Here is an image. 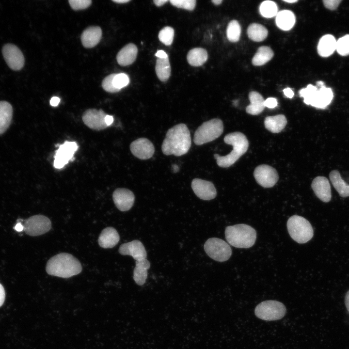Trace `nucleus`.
Returning <instances> with one entry per match:
<instances>
[{"mask_svg":"<svg viewBox=\"0 0 349 349\" xmlns=\"http://www.w3.org/2000/svg\"><path fill=\"white\" fill-rule=\"evenodd\" d=\"M191 143L190 130L185 124L181 123L168 129L161 150L166 155L180 156L189 151Z\"/></svg>","mask_w":349,"mask_h":349,"instance_id":"f257e3e1","label":"nucleus"},{"mask_svg":"<svg viewBox=\"0 0 349 349\" xmlns=\"http://www.w3.org/2000/svg\"><path fill=\"white\" fill-rule=\"evenodd\" d=\"M46 270L50 275L68 278L80 273L82 266L79 260L73 255L62 253L48 260Z\"/></svg>","mask_w":349,"mask_h":349,"instance_id":"f03ea898","label":"nucleus"},{"mask_svg":"<svg viewBox=\"0 0 349 349\" xmlns=\"http://www.w3.org/2000/svg\"><path fill=\"white\" fill-rule=\"evenodd\" d=\"M224 142L232 145L233 150L224 156L214 154V157L219 166L226 168L234 164L246 153L249 147V142L246 136L240 132H234L226 135Z\"/></svg>","mask_w":349,"mask_h":349,"instance_id":"7ed1b4c3","label":"nucleus"},{"mask_svg":"<svg viewBox=\"0 0 349 349\" xmlns=\"http://www.w3.org/2000/svg\"><path fill=\"white\" fill-rule=\"evenodd\" d=\"M225 236L226 240L232 246L238 248H248L254 244L256 232L250 225L238 224L226 227Z\"/></svg>","mask_w":349,"mask_h":349,"instance_id":"20e7f679","label":"nucleus"},{"mask_svg":"<svg viewBox=\"0 0 349 349\" xmlns=\"http://www.w3.org/2000/svg\"><path fill=\"white\" fill-rule=\"evenodd\" d=\"M287 227L291 238L299 243H305L313 237L314 231L311 224L301 216L290 217L287 222Z\"/></svg>","mask_w":349,"mask_h":349,"instance_id":"39448f33","label":"nucleus"},{"mask_svg":"<svg viewBox=\"0 0 349 349\" xmlns=\"http://www.w3.org/2000/svg\"><path fill=\"white\" fill-rule=\"evenodd\" d=\"M223 125L222 121L214 118L204 122L195 132L193 141L200 145L210 142L218 138L222 133Z\"/></svg>","mask_w":349,"mask_h":349,"instance_id":"423d86ee","label":"nucleus"},{"mask_svg":"<svg viewBox=\"0 0 349 349\" xmlns=\"http://www.w3.org/2000/svg\"><path fill=\"white\" fill-rule=\"evenodd\" d=\"M255 316L263 320H276L281 319L286 313V308L281 302L274 300L262 301L255 308Z\"/></svg>","mask_w":349,"mask_h":349,"instance_id":"0eeeda50","label":"nucleus"},{"mask_svg":"<svg viewBox=\"0 0 349 349\" xmlns=\"http://www.w3.org/2000/svg\"><path fill=\"white\" fill-rule=\"evenodd\" d=\"M204 249L210 258L219 262L227 261L232 254L230 245L225 241L216 238L208 239L204 244Z\"/></svg>","mask_w":349,"mask_h":349,"instance_id":"6e6552de","label":"nucleus"},{"mask_svg":"<svg viewBox=\"0 0 349 349\" xmlns=\"http://www.w3.org/2000/svg\"><path fill=\"white\" fill-rule=\"evenodd\" d=\"M23 225L26 234L31 236H37L49 231L51 228V222L47 217L36 215L25 220Z\"/></svg>","mask_w":349,"mask_h":349,"instance_id":"1a4fd4ad","label":"nucleus"},{"mask_svg":"<svg viewBox=\"0 0 349 349\" xmlns=\"http://www.w3.org/2000/svg\"><path fill=\"white\" fill-rule=\"evenodd\" d=\"M254 175L257 183L264 188L272 187L279 179L276 170L272 167L266 164L256 167Z\"/></svg>","mask_w":349,"mask_h":349,"instance_id":"9d476101","label":"nucleus"},{"mask_svg":"<svg viewBox=\"0 0 349 349\" xmlns=\"http://www.w3.org/2000/svg\"><path fill=\"white\" fill-rule=\"evenodd\" d=\"M2 52L7 64L14 70L21 69L24 64V57L20 49L16 45L7 44L3 46Z\"/></svg>","mask_w":349,"mask_h":349,"instance_id":"9b49d317","label":"nucleus"},{"mask_svg":"<svg viewBox=\"0 0 349 349\" xmlns=\"http://www.w3.org/2000/svg\"><path fill=\"white\" fill-rule=\"evenodd\" d=\"M107 115L102 110L90 109L83 113L82 119L83 123L89 128L100 130L109 127L105 122Z\"/></svg>","mask_w":349,"mask_h":349,"instance_id":"f8f14e48","label":"nucleus"},{"mask_svg":"<svg viewBox=\"0 0 349 349\" xmlns=\"http://www.w3.org/2000/svg\"><path fill=\"white\" fill-rule=\"evenodd\" d=\"M78 146L75 142H65L59 146L54 156V167L61 169L73 159Z\"/></svg>","mask_w":349,"mask_h":349,"instance_id":"ddd939ff","label":"nucleus"},{"mask_svg":"<svg viewBox=\"0 0 349 349\" xmlns=\"http://www.w3.org/2000/svg\"><path fill=\"white\" fill-rule=\"evenodd\" d=\"M130 149L132 154L141 159H147L151 158L155 152L153 144L145 138H139L131 143Z\"/></svg>","mask_w":349,"mask_h":349,"instance_id":"4468645a","label":"nucleus"},{"mask_svg":"<svg viewBox=\"0 0 349 349\" xmlns=\"http://www.w3.org/2000/svg\"><path fill=\"white\" fill-rule=\"evenodd\" d=\"M193 191L199 198L204 200H210L215 198L216 190L212 182L195 178L191 182Z\"/></svg>","mask_w":349,"mask_h":349,"instance_id":"2eb2a0df","label":"nucleus"},{"mask_svg":"<svg viewBox=\"0 0 349 349\" xmlns=\"http://www.w3.org/2000/svg\"><path fill=\"white\" fill-rule=\"evenodd\" d=\"M112 199L117 208L122 211L129 210L135 201L133 193L128 189L118 188L113 192Z\"/></svg>","mask_w":349,"mask_h":349,"instance_id":"dca6fc26","label":"nucleus"},{"mask_svg":"<svg viewBox=\"0 0 349 349\" xmlns=\"http://www.w3.org/2000/svg\"><path fill=\"white\" fill-rule=\"evenodd\" d=\"M333 92L330 88L323 85L313 93L307 105L323 109L330 104L333 98Z\"/></svg>","mask_w":349,"mask_h":349,"instance_id":"f3484780","label":"nucleus"},{"mask_svg":"<svg viewBox=\"0 0 349 349\" xmlns=\"http://www.w3.org/2000/svg\"><path fill=\"white\" fill-rule=\"evenodd\" d=\"M119 253L122 255L131 256L136 261L146 259L147 254L143 243L138 240L121 244Z\"/></svg>","mask_w":349,"mask_h":349,"instance_id":"a211bd4d","label":"nucleus"},{"mask_svg":"<svg viewBox=\"0 0 349 349\" xmlns=\"http://www.w3.org/2000/svg\"><path fill=\"white\" fill-rule=\"evenodd\" d=\"M311 187L316 196L321 201L327 203L331 200V186L326 177H316L313 179Z\"/></svg>","mask_w":349,"mask_h":349,"instance_id":"6ab92c4d","label":"nucleus"},{"mask_svg":"<svg viewBox=\"0 0 349 349\" xmlns=\"http://www.w3.org/2000/svg\"><path fill=\"white\" fill-rule=\"evenodd\" d=\"M102 37L100 27L92 26L86 28L81 35V41L85 48H92L97 45Z\"/></svg>","mask_w":349,"mask_h":349,"instance_id":"aec40b11","label":"nucleus"},{"mask_svg":"<svg viewBox=\"0 0 349 349\" xmlns=\"http://www.w3.org/2000/svg\"><path fill=\"white\" fill-rule=\"evenodd\" d=\"M137 53V46L133 43H129L118 52L116 56L117 63L121 66L131 64L136 60Z\"/></svg>","mask_w":349,"mask_h":349,"instance_id":"412c9836","label":"nucleus"},{"mask_svg":"<svg viewBox=\"0 0 349 349\" xmlns=\"http://www.w3.org/2000/svg\"><path fill=\"white\" fill-rule=\"evenodd\" d=\"M119 240L120 236L116 230L112 227H108L102 231L98 242L103 248H111L114 247Z\"/></svg>","mask_w":349,"mask_h":349,"instance_id":"4be33fe9","label":"nucleus"},{"mask_svg":"<svg viewBox=\"0 0 349 349\" xmlns=\"http://www.w3.org/2000/svg\"><path fill=\"white\" fill-rule=\"evenodd\" d=\"M336 41L334 37L331 34H326L322 36L319 41L317 45V52L323 57L332 55L336 50Z\"/></svg>","mask_w":349,"mask_h":349,"instance_id":"5701e85b","label":"nucleus"},{"mask_svg":"<svg viewBox=\"0 0 349 349\" xmlns=\"http://www.w3.org/2000/svg\"><path fill=\"white\" fill-rule=\"evenodd\" d=\"M295 15L290 10L280 11L276 16V25L279 28L284 31H288L291 29L295 25Z\"/></svg>","mask_w":349,"mask_h":349,"instance_id":"b1692460","label":"nucleus"},{"mask_svg":"<svg viewBox=\"0 0 349 349\" xmlns=\"http://www.w3.org/2000/svg\"><path fill=\"white\" fill-rule=\"evenodd\" d=\"M249 98L250 104L246 108V112L254 115L261 113L265 108V100L261 95L257 92L252 91L249 94Z\"/></svg>","mask_w":349,"mask_h":349,"instance_id":"393cba45","label":"nucleus"},{"mask_svg":"<svg viewBox=\"0 0 349 349\" xmlns=\"http://www.w3.org/2000/svg\"><path fill=\"white\" fill-rule=\"evenodd\" d=\"M12 116V105L7 101H0V134L3 133L10 126Z\"/></svg>","mask_w":349,"mask_h":349,"instance_id":"a878e982","label":"nucleus"},{"mask_svg":"<svg viewBox=\"0 0 349 349\" xmlns=\"http://www.w3.org/2000/svg\"><path fill=\"white\" fill-rule=\"evenodd\" d=\"M286 118L283 114L267 116L264 120L266 128L272 133L281 132L286 127Z\"/></svg>","mask_w":349,"mask_h":349,"instance_id":"bb28decb","label":"nucleus"},{"mask_svg":"<svg viewBox=\"0 0 349 349\" xmlns=\"http://www.w3.org/2000/svg\"><path fill=\"white\" fill-rule=\"evenodd\" d=\"M150 267V263L146 259L136 261L133 271V279L140 286L143 285L147 277V270Z\"/></svg>","mask_w":349,"mask_h":349,"instance_id":"cd10ccee","label":"nucleus"},{"mask_svg":"<svg viewBox=\"0 0 349 349\" xmlns=\"http://www.w3.org/2000/svg\"><path fill=\"white\" fill-rule=\"evenodd\" d=\"M329 177L333 187L341 197L349 196V184L343 180L338 171H331L329 174Z\"/></svg>","mask_w":349,"mask_h":349,"instance_id":"c85d7f7f","label":"nucleus"},{"mask_svg":"<svg viewBox=\"0 0 349 349\" xmlns=\"http://www.w3.org/2000/svg\"><path fill=\"white\" fill-rule=\"evenodd\" d=\"M208 58L206 50L203 48H196L190 49L188 53L187 59L191 66H200L206 61Z\"/></svg>","mask_w":349,"mask_h":349,"instance_id":"c756f323","label":"nucleus"},{"mask_svg":"<svg viewBox=\"0 0 349 349\" xmlns=\"http://www.w3.org/2000/svg\"><path fill=\"white\" fill-rule=\"evenodd\" d=\"M155 71L159 79L161 81L168 80L171 75V68L169 58H159L156 60Z\"/></svg>","mask_w":349,"mask_h":349,"instance_id":"7c9ffc66","label":"nucleus"},{"mask_svg":"<svg viewBox=\"0 0 349 349\" xmlns=\"http://www.w3.org/2000/svg\"><path fill=\"white\" fill-rule=\"evenodd\" d=\"M274 55L272 50L268 46H261L259 47L256 53L252 59V63L255 66H261L273 57Z\"/></svg>","mask_w":349,"mask_h":349,"instance_id":"2f4dec72","label":"nucleus"},{"mask_svg":"<svg viewBox=\"0 0 349 349\" xmlns=\"http://www.w3.org/2000/svg\"><path fill=\"white\" fill-rule=\"evenodd\" d=\"M247 33L249 38L255 42H261L268 36L267 29L258 23H252L247 29Z\"/></svg>","mask_w":349,"mask_h":349,"instance_id":"473e14b6","label":"nucleus"},{"mask_svg":"<svg viewBox=\"0 0 349 349\" xmlns=\"http://www.w3.org/2000/svg\"><path fill=\"white\" fill-rule=\"evenodd\" d=\"M226 34L230 42H236L239 40L241 34V27L238 21L233 20L229 23Z\"/></svg>","mask_w":349,"mask_h":349,"instance_id":"72a5a7b5","label":"nucleus"},{"mask_svg":"<svg viewBox=\"0 0 349 349\" xmlns=\"http://www.w3.org/2000/svg\"><path fill=\"white\" fill-rule=\"evenodd\" d=\"M260 14L266 18H271L278 13V7L275 2L271 0H266L262 2L259 7Z\"/></svg>","mask_w":349,"mask_h":349,"instance_id":"f704fd0d","label":"nucleus"},{"mask_svg":"<svg viewBox=\"0 0 349 349\" xmlns=\"http://www.w3.org/2000/svg\"><path fill=\"white\" fill-rule=\"evenodd\" d=\"M174 33V30L173 28L169 26L165 27L159 32V39L166 46H170L173 43Z\"/></svg>","mask_w":349,"mask_h":349,"instance_id":"c9c22d12","label":"nucleus"},{"mask_svg":"<svg viewBox=\"0 0 349 349\" xmlns=\"http://www.w3.org/2000/svg\"><path fill=\"white\" fill-rule=\"evenodd\" d=\"M336 50L341 55L346 56L349 54V35H346L340 38L336 41Z\"/></svg>","mask_w":349,"mask_h":349,"instance_id":"e433bc0d","label":"nucleus"},{"mask_svg":"<svg viewBox=\"0 0 349 349\" xmlns=\"http://www.w3.org/2000/svg\"><path fill=\"white\" fill-rule=\"evenodd\" d=\"M170 2L174 6L189 11L193 10L196 4L195 0H171Z\"/></svg>","mask_w":349,"mask_h":349,"instance_id":"4c0bfd02","label":"nucleus"},{"mask_svg":"<svg viewBox=\"0 0 349 349\" xmlns=\"http://www.w3.org/2000/svg\"><path fill=\"white\" fill-rule=\"evenodd\" d=\"M117 74H111L106 77L102 82L103 89L107 92L116 93L120 90L115 88L113 84V79Z\"/></svg>","mask_w":349,"mask_h":349,"instance_id":"58836bf2","label":"nucleus"},{"mask_svg":"<svg viewBox=\"0 0 349 349\" xmlns=\"http://www.w3.org/2000/svg\"><path fill=\"white\" fill-rule=\"evenodd\" d=\"M129 82L128 76L126 74L123 73L117 74L113 80L114 86L120 90L127 86Z\"/></svg>","mask_w":349,"mask_h":349,"instance_id":"ea45409f","label":"nucleus"},{"mask_svg":"<svg viewBox=\"0 0 349 349\" xmlns=\"http://www.w3.org/2000/svg\"><path fill=\"white\" fill-rule=\"evenodd\" d=\"M68 2L71 7L74 10L86 9L92 3L91 0H69Z\"/></svg>","mask_w":349,"mask_h":349,"instance_id":"a19ab883","label":"nucleus"},{"mask_svg":"<svg viewBox=\"0 0 349 349\" xmlns=\"http://www.w3.org/2000/svg\"><path fill=\"white\" fill-rule=\"evenodd\" d=\"M341 2V0H325L323 1L324 6L331 10L336 9Z\"/></svg>","mask_w":349,"mask_h":349,"instance_id":"79ce46f5","label":"nucleus"},{"mask_svg":"<svg viewBox=\"0 0 349 349\" xmlns=\"http://www.w3.org/2000/svg\"><path fill=\"white\" fill-rule=\"evenodd\" d=\"M277 99L274 97H269L265 100L264 102L265 107L270 109L275 108L277 106Z\"/></svg>","mask_w":349,"mask_h":349,"instance_id":"37998d69","label":"nucleus"},{"mask_svg":"<svg viewBox=\"0 0 349 349\" xmlns=\"http://www.w3.org/2000/svg\"><path fill=\"white\" fill-rule=\"evenodd\" d=\"M5 293L3 286L0 283V307L2 305L5 301Z\"/></svg>","mask_w":349,"mask_h":349,"instance_id":"c03bdc74","label":"nucleus"},{"mask_svg":"<svg viewBox=\"0 0 349 349\" xmlns=\"http://www.w3.org/2000/svg\"><path fill=\"white\" fill-rule=\"evenodd\" d=\"M283 92L285 96L289 98H292L294 96V92L290 88L284 89Z\"/></svg>","mask_w":349,"mask_h":349,"instance_id":"a18cd8bd","label":"nucleus"},{"mask_svg":"<svg viewBox=\"0 0 349 349\" xmlns=\"http://www.w3.org/2000/svg\"><path fill=\"white\" fill-rule=\"evenodd\" d=\"M155 56L159 58H166L168 57L167 54L162 50H158L155 54Z\"/></svg>","mask_w":349,"mask_h":349,"instance_id":"49530a36","label":"nucleus"},{"mask_svg":"<svg viewBox=\"0 0 349 349\" xmlns=\"http://www.w3.org/2000/svg\"><path fill=\"white\" fill-rule=\"evenodd\" d=\"M60 101V99L57 96L52 97L50 100V104L52 106H57Z\"/></svg>","mask_w":349,"mask_h":349,"instance_id":"de8ad7c7","label":"nucleus"},{"mask_svg":"<svg viewBox=\"0 0 349 349\" xmlns=\"http://www.w3.org/2000/svg\"><path fill=\"white\" fill-rule=\"evenodd\" d=\"M113 121V118L111 115H107L105 117V122L106 124L109 126Z\"/></svg>","mask_w":349,"mask_h":349,"instance_id":"09e8293b","label":"nucleus"},{"mask_svg":"<svg viewBox=\"0 0 349 349\" xmlns=\"http://www.w3.org/2000/svg\"><path fill=\"white\" fill-rule=\"evenodd\" d=\"M14 229L17 232H21L24 230L23 224L20 222H18L14 227Z\"/></svg>","mask_w":349,"mask_h":349,"instance_id":"8fccbe9b","label":"nucleus"},{"mask_svg":"<svg viewBox=\"0 0 349 349\" xmlns=\"http://www.w3.org/2000/svg\"><path fill=\"white\" fill-rule=\"evenodd\" d=\"M345 303L346 307L349 312V290L347 292L345 298Z\"/></svg>","mask_w":349,"mask_h":349,"instance_id":"3c124183","label":"nucleus"},{"mask_svg":"<svg viewBox=\"0 0 349 349\" xmlns=\"http://www.w3.org/2000/svg\"><path fill=\"white\" fill-rule=\"evenodd\" d=\"M167 1L168 0H154L153 1L154 4L159 7L164 5Z\"/></svg>","mask_w":349,"mask_h":349,"instance_id":"603ef678","label":"nucleus"},{"mask_svg":"<svg viewBox=\"0 0 349 349\" xmlns=\"http://www.w3.org/2000/svg\"><path fill=\"white\" fill-rule=\"evenodd\" d=\"M113 2L118 3H127L130 1V0H113Z\"/></svg>","mask_w":349,"mask_h":349,"instance_id":"864d4df0","label":"nucleus"},{"mask_svg":"<svg viewBox=\"0 0 349 349\" xmlns=\"http://www.w3.org/2000/svg\"><path fill=\"white\" fill-rule=\"evenodd\" d=\"M222 0H212V2L215 4V5H219L222 2Z\"/></svg>","mask_w":349,"mask_h":349,"instance_id":"5fc2aeb1","label":"nucleus"},{"mask_svg":"<svg viewBox=\"0 0 349 349\" xmlns=\"http://www.w3.org/2000/svg\"><path fill=\"white\" fill-rule=\"evenodd\" d=\"M285 2H288V3H295L298 1L297 0H284Z\"/></svg>","mask_w":349,"mask_h":349,"instance_id":"6e6d98bb","label":"nucleus"}]
</instances>
